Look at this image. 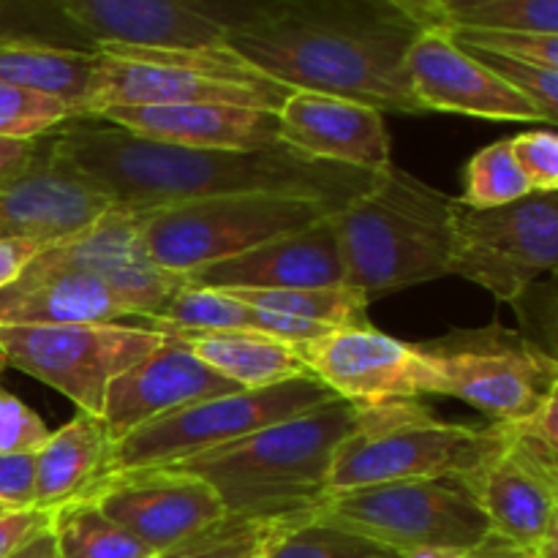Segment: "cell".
Returning <instances> with one entry per match:
<instances>
[{"instance_id":"ffe728a7","label":"cell","mask_w":558,"mask_h":558,"mask_svg":"<svg viewBox=\"0 0 558 558\" xmlns=\"http://www.w3.org/2000/svg\"><path fill=\"white\" fill-rule=\"evenodd\" d=\"M93 47H223L202 0H49Z\"/></svg>"},{"instance_id":"e575fe53","label":"cell","mask_w":558,"mask_h":558,"mask_svg":"<svg viewBox=\"0 0 558 558\" xmlns=\"http://www.w3.org/2000/svg\"><path fill=\"white\" fill-rule=\"evenodd\" d=\"M458 44V41H456ZM463 47V44H458ZM474 60L485 65L488 71H494L505 85H510L512 90L521 93L523 98L534 104V107L543 112V118L548 120V125H556L558 120V69H545V65L526 63V60L505 58V54L485 52V49L463 47Z\"/></svg>"},{"instance_id":"484cf974","label":"cell","mask_w":558,"mask_h":558,"mask_svg":"<svg viewBox=\"0 0 558 558\" xmlns=\"http://www.w3.org/2000/svg\"><path fill=\"white\" fill-rule=\"evenodd\" d=\"M93 63H96V49L85 52V49L9 44L0 47V82L63 98L76 109V114H82Z\"/></svg>"},{"instance_id":"44dd1931","label":"cell","mask_w":558,"mask_h":558,"mask_svg":"<svg viewBox=\"0 0 558 558\" xmlns=\"http://www.w3.org/2000/svg\"><path fill=\"white\" fill-rule=\"evenodd\" d=\"M109 207L101 189L47 153L31 174L0 189V240H31L49 248L90 227Z\"/></svg>"},{"instance_id":"8d00e7d4","label":"cell","mask_w":558,"mask_h":558,"mask_svg":"<svg viewBox=\"0 0 558 558\" xmlns=\"http://www.w3.org/2000/svg\"><path fill=\"white\" fill-rule=\"evenodd\" d=\"M512 158L534 194L558 191V136L554 125L526 131L510 140Z\"/></svg>"},{"instance_id":"d6a6232c","label":"cell","mask_w":558,"mask_h":558,"mask_svg":"<svg viewBox=\"0 0 558 558\" xmlns=\"http://www.w3.org/2000/svg\"><path fill=\"white\" fill-rule=\"evenodd\" d=\"M430 27H469V31H510L558 36V0H496L480 9L461 11Z\"/></svg>"},{"instance_id":"ee69618b","label":"cell","mask_w":558,"mask_h":558,"mask_svg":"<svg viewBox=\"0 0 558 558\" xmlns=\"http://www.w3.org/2000/svg\"><path fill=\"white\" fill-rule=\"evenodd\" d=\"M458 558H534V556H532V550L518 548V545L505 543V539H499L490 534L485 543H480L477 548H472V550H463Z\"/></svg>"},{"instance_id":"83f0119b","label":"cell","mask_w":558,"mask_h":558,"mask_svg":"<svg viewBox=\"0 0 558 558\" xmlns=\"http://www.w3.org/2000/svg\"><path fill=\"white\" fill-rule=\"evenodd\" d=\"M254 308L292 316L311 325L330 327H371L368 300L349 287L330 289H223Z\"/></svg>"},{"instance_id":"b9f144b4","label":"cell","mask_w":558,"mask_h":558,"mask_svg":"<svg viewBox=\"0 0 558 558\" xmlns=\"http://www.w3.org/2000/svg\"><path fill=\"white\" fill-rule=\"evenodd\" d=\"M38 251L41 245L31 243V240H0V289L16 281Z\"/></svg>"},{"instance_id":"74e56055","label":"cell","mask_w":558,"mask_h":558,"mask_svg":"<svg viewBox=\"0 0 558 558\" xmlns=\"http://www.w3.org/2000/svg\"><path fill=\"white\" fill-rule=\"evenodd\" d=\"M47 436L44 420L14 392L0 387V456H33Z\"/></svg>"},{"instance_id":"f6af8a7d","label":"cell","mask_w":558,"mask_h":558,"mask_svg":"<svg viewBox=\"0 0 558 558\" xmlns=\"http://www.w3.org/2000/svg\"><path fill=\"white\" fill-rule=\"evenodd\" d=\"M488 3H496V0H439V3L430 5V9L420 16V22H423V27L439 25V22L447 20V16L461 14V11L480 9V5H488Z\"/></svg>"},{"instance_id":"2e32d148","label":"cell","mask_w":558,"mask_h":558,"mask_svg":"<svg viewBox=\"0 0 558 558\" xmlns=\"http://www.w3.org/2000/svg\"><path fill=\"white\" fill-rule=\"evenodd\" d=\"M47 251L101 278L129 311V319H158L172 294L185 287L183 278L161 270L150 259L140 240V218L123 207L112 205L90 227L49 245Z\"/></svg>"},{"instance_id":"277c9868","label":"cell","mask_w":558,"mask_h":558,"mask_svg":"<svg viewBox=\"0 0 558 558\" xmlns=\"http://www.w3.org/2000/svg\"><path fill=\"white\" fill-rule=\"evenodd\" d=\"M452 196L390 167L365 194L330 213L347 287L368 303L450 276Z\"/></svg>"},{"instance_id":"60d3db41","label":"cell","mask_w":558,"mask_h":558,"mask_svg":"<svg viewBox=\"0 0 558 558\" xmlns=\"http://www.w3.org/2000/svg\"><path fill=\"white\" fill-rule=\"evenodd\" d=\"M49 523V512L36 510H14L0 515V558H5L16 545L25 543L31 534H36L38 529H44Z\"/></svg>"},{"instance_id":"816d5d0a","label":"cell","mask_w":558,"mask_h":558,"mask_svg":"<svg viewBox=\"0 0 558 558\" xmlns=\"http://www.w3.org/2000/svg\"><path fill=\"white\" fill-rule=\"evenodd\" d=\"M396 3H403V0H396Z\"/></svg>"},{"instance_id":"4dcf8cb0","label":"cell","mask_w":558,"mask_h":558,"mask_svg":"<svg viewBox=\"0 0 558 558\" xmlns=\"http://www.w3.org/2000/svg\"><path fill=\"white\" fill-rule=\"evenodd\" d=\"M9 44L96 49L49 0H0V47Z\"/></svg>"},{"instance_id":"6da1fadb","label":"cell","mask_w":558,"mask_h":558,"mask_svg":"<svg viewBox=\"0 0 558 558\" xmlns=\"http://www.w3.org/2000/svg\"><path fill=\"white\" fill-rule=\"evenodd\" d=\"M223 47L289 90L423 114L407 52L423 25L396 0H202Z\"/></svg>"},{"instance_id":"f1b7e54d","label":"cell","mask_w":558,"mask_h":558,"mask_svg":"<svg viewBox=\"0 0 558 558\" xmlns=\"http://www.w3.org/2000/svg\"><path fill=\"white\" fill-rule=\"evenodd\" d=\"M265 558H401V554L308 515L281 523L267 537Z\"/></svg>"},{"instance_id":"e0dca14e","label":"cell","mask_w":558,"mask_h":558,"mask_svg":"<svg viewBox=\"0 0 558 558\" xmlns=\"http://www.w3.org/2000/svg\"><path fill=\"white\" fill-rule=\"evenodd\" d=\"M234 390L240 387L207 368L183 341L167 336L156 352L109 381L101 420L118 441L163 414Z\"/></svg>"},{"instance_id":"ba28073f","label":"cell","mask_w":558,"mask_h":558,"mask_svg":"<svg viewBox=\"0 0 558 558\" xmlns=\"http://www.w3.org/2000/svg\"><path fill=\"white\" fill-rule=\"evenodd\" d=\"M314 518L374 539L396 554L420 548L463 554L490 537L483 510L458 480H414L341 490L327 496Z\"/></svg>"},{"instance_id":"4fadbf2b","label":"cell","mask_w":558,"mask_h":558,"mask_svg":"<svg viewBox=\"0 0 558 558\" xmlns=\"http://www.w3.org/2000/svg\"><path fill=\"white\" fill-rule=\"evenodd\" d=\"M85 499L153 554L199 537L227 518L221 499L205 480L169 466L104 474Z\"/></svg>"},{"instance_id":"c3c4849f","label":"cell","mask_w":558,"mask_h":558,"mask_svg":"<svg viewBox=\"0 0 558 558\" xmlns=\"http://www.w3.org/2000/svg\"><path fill=\"white\" fill-rule=\"evenodd\" d=\"M265 543H267V539H265ZM245 558H265V545H259V548H256L254 554H251V556H245Z\"/></svg>"},{"instance_id":"603a6c76","label":"cell","mask_w":558,"mask_h":558,"mask_svg":"<svg viewBox=\"0 0 558 558\" xmlns=\"http://www.w3.org/2000/svg\"><path fill=\"white\" fill-rule=\"evenodd\" d=\"M90 118L112 123L142 140L183 147L256 150L278 145V112L232 104H180V107H118Z\"/></svg>"},{"instance_id":"d4e9b609","label":"cell","mask_w":558,"mask_h":558,"mask_svg":"<svg viewBox=\"0 0 558 558\" xmlns=\"http://www.w3.org/2000/svg\"><path fill=\"white\" fill-rule=\"evenodd\" d=\"M153 330L183 341L207 368L240 390H259L294 376L311 374L300 347L251 330H183L145 322Z\"/></svg>"},{"instance_id":"5bb4252c","label":"cell","mask_w":558,"mask_h":558,"mask_svg":"<svg viewBox=\"0 0 558 558\" xmlns=\"http://www.w3.org/2000/svg\"><path fill=\"white\" fill-rule=\"evenodd\" d=\"M505 428V450L458 483L477 501L494 537L532 550L558 521V447L521 425Z\"/></svg>"},{"instance_id":"52a82bcc","label":"cell","mask_w":558,"mask_h":558,"mask_svg":"<svg viewBox=\"0 0 558 558\" xmlns=\"http://www.w3.org/2000/svg\"><path fill=\"white\" fill-rule=\"evenodd\" d=\"M336 398V392L314 374L294 376L259 390H234L227 396L207 398L163 414L114 441L104 474L172 466L232 445L267 425L325 407Z\"/></svg>"},{"instance_id":"ab89813d","label":"cell","mask_w":558,"mask_h":558,"mask_svg":"<svg viewBox=\"0 0 558 558\" xmlns=\"http://www.w3.org/2000/svg\"><path fill=\"white\" fill-rule=\"evenodd\" d=\"M47 153V136L36 142L5 140V136H0V189L31 174L38 163H44Z\"/></svg>"},{"instance_id":"8992f818","label":"cell","mask_w":558,"mask_h":558,"mask_svg":"<svg viewBox=\"0 0 558 558\" xmlns=\"http://www.w3.org/2000/svg\"><path fill=\"white\" fill-rule=\"evenodd\" d=\"M330 216L322 202L283 194H227L136 213L150 259L172 276L245 254Z\"/></svg>"},{"instance_id":"f907efd6","label":"cell","mask_w":558,"mask_h":558,"mask_svg":"<svg viewBox=\"0 0 558 558\" xmlns=\"http://www.w3.org/2000/svg\"><path fill=\"white\" fill-rule=\"evenodd\" d=\"M5 512H9V510H3V507H0V515H5Z\"/></svg>"},{"instance_id":"7c38bea8","label":"cell","mask_w":558,"mask_h":558,"mask_svg":"<svg viewBox=\"0 0 558 558\" xmlns=\"http://www.w3.org/2000/svg\"><path fill=\"white\" fill-rule=\"evenodd\" d=\"M300 352L311 374L354 407L441 396L439 376L417 343L398 341L374 327H338Z\"/></svg>"},{"instance_id":"30bf717a","label":"cell","mask_w":558,"mask_h":558,"mask_svg":"<svg viewBox=\"0 0 558 558\" xmlns=\"http://www.w3.org/2000/svg\"><path fill=\"white\" fill-rule=\"evenodd\" d=\"M147 325H0V352L11 368L69 398L76 412L101 417L107 387L163 343Z\"/></svg>"},{"instance_id":"681fc988","label":"cell","mask_w":558,"mask_h":558,"mask_svg":"<svg viewBox=\"0 0 558 558\" xmlns=\"http://www.w3.org/2000/svg\"><path fill=\"white\" fill-rule=\"evenodd\" d=\"M3 368H9V363H5V357H3V352H0V371Z\"/></svg>"},{"instance_id":"d590c367","label":"cell","mask_w":558,"mask_h":558,"mask_svg":"<svg viewBox=\"0 0 558 558\" xmlns=\"http://www.w3.org/2000/svg\"><path fill=\"white\" fill-rule=\"evenodd\" d=\"M452 41L463 47L485 49V52L505 54V58L526 60V63L558 69V36L543 33H510V31H469V27H445Z\"/></svg>"},{"instance_id":"7402d4cb","label":"cell","mask_w":558,"mask_h":558,"mask_svg":"<svg viewBox=\"0 0 558 558\" xmlns=\"http://www.w3.org/2000/svg\"><path fill=\"white\" fill-rule=\"evenodd\" d=\"M129 319L112 289L47 248L0 289V325H107Z\"/></svg>"},{"instance_id":"7a4b0ae2","label":"cell","mask_w":558,"mask_h":558,"mask_svg":"<svg viewBox=\"0 0 558 558\" xmlns=\"http://www.w3.org/2000/svg\"><path fill=\"white\" fill-rule=\"evenodd\" d=\"M47 147L54 161L80 172L114 207L131 213L227 194L303 196L336 213L381 174L316 161L281 142L256 150L167 145L85 114L52 131Z\"/></svg>"},{"instance_id":"5b68a950","label":"cell","mask_w":558,"mask_h":558,"mask_svg":"<svg viewBox=\"0 0 558 558\" xmlns=\"http://www.w3.org/2000/svg\"><path fill=\"white\" fill-rule=\"evenodd\" d=\"M357 409V425L332 458L330 494L414 480H466L507 445L501 423H445L420 401Z\"/></svg>"},{"instance_id":"f546056e","label":"cell","mask_w":558,"mask_h":558,"mask_svg":"<svg viewBox=\"0 0 558 558\" xmlns=\"http://www.w3.org/2000/svg\"><path fill=\"white\" fill-rule=\"evenodd\" d=\"M534 194L529 180L512 158L510 140L483 147L463 169V194L458 202L469 207H501Z\"/></svg>"},{"instance_id":"836d02e7","label":"cell","mask_w":558,"mask_h":558,"mask_svg":"<svg viewBox=\"0 0 558 558\" xmlns=\"http://www.w3.org/2000/svg\"><path fill=\"white\" fill-rule=\"evenodd\" d=\"M300 521V518H298ZM281 523L289 521H245V518H223L213 529L191 537L174 548L153 558H245L254 554Z\"/></svg>"},{"instance_id":"d6986e66","label":"cell","mask_w":558,"mask_h":558,"mask_svg":"<svg viewBox=\"0 0 558 558\" xmlns=\"http://www.w3.org/2000/svg\"><path fill=\"white\" fill-rule=\"evenodd\" d=\"M183 281L205 289H330L347 287V270L336 229L325 216L232 259L199 267Z\"/></svg>"},{"instance_id":"ac0fdd59","label":"cell","mask_w":558,"mask_h":558,"mask_svg":"<svg viewBox=\"0 0 558 558\" xmlns=\"http://www.w3.org/2000/svg\"><path fill=\"white\" fill-rule=\"evenodd\" d=\"M278 142L316 161L374 174L392 163L385 112L327 93L294 90L278 109Z\"/></svg>"},{"instance_id":"cb8c5ba5","label":"cell","mask_w":558,"mask_h":558,"mask_svg":"<svg viewBox=\"0 0 558 558\" xmlns=\"http://www.w3.org/2000/svg\"><path fill=\"white\" fill-rule=\"evenodd\" d=\"M112 445L104 420L87 412H76L58 430H49L47 441L33 452V507L52 512L69 501L85 499L107 472Z\"/></svg>"},{"instance_id":"8fae6325","label":"cell","mask_w":558,"mask_h":558,"mask_svg":"<svg viewBox=\"0 0 558 558\" xmlns=\"http://www.w3.org/2000/svg\"><path fill=\"white\" fill-rule=\"evenodd\" d=\"M450 276L466 278L512 303L558 262V191L529 194L501 207L452 199Z\"/></svg>"},{"instance_id":"9c48e42d","label":"cell","mask_w":558,"mask_h":558,"mask_svg":"<svg viewBox=\"0 0 558 558\" xmlns=\"http://www.w3.org/2000/svg\"><path fill=\"white\" fill-rule=\"evenodd\" d=\"M441 396L466 401L490 423H521L558 392V360L518 330L485 325L417 343Z\"/></svg>"},{"instance_id":"bcb514c9","label":"cell","mask_w":558,"mask_h":558,"mask_svg":"<svg viewBox=\"0 0 558 558\" xmlns=\"http://www.w3.org/2000/svg\"><path fill=\"white\" fill-rule=\"evenodd\" d=\"M461 554L458 550H445V548H420L409 550V554H401V558H458Z\"/></svg>"},{"instance_id":"9a60e30c","label":"cell","mask_w":558,"mask_h":558,"mask_svg":"<svg viewBox=\"0 0 558 558\" xmlns=\"http://www.w3.org/2000/svg\"><path fill=\"white\" fill-rule=\"evenodd\" d=\"M414 101L425 112H452L512 123H545L537 107L452 41L445 27H423L407 52Z\"/></svg>"},{"instance_id":"7dc6e473","label":"cell","mask_w":558,"mask_h":558,"mask_svg":"<svg viewBox=\"0 0 558 558\" xmlns=\"http://www.w3.org/2000/svg\"><path fill=\"white\" fill-rule=\"evenodd\" d=\"M436 3H439V0H403L401 5L409 11V14L414 16V20L420 22V16H423L425 11H428L430 5H436ZM420 25H423V22H420Z\"/></svg>"},{"instance_id":"3957f363","label":"cell","mask_w":558,"mask_h":558,"mask_svg":"<svg viewBox=\"0 0 558 558\" xmlns=\"http://www.w3.org/2000/svg\"><path fill=\"white\" fill-rule=\"evenodd\" d=\"M357 414L354 403L336 398L169 469L205 480L227 518L298 521L314 515L330 496L332 458L357 425Z\"/></svg>"},{"instance_id":"f35d334b","label":"cell","mask_w":558,"mask_h":558,"mask_svg":"<svg viewBox=\"0 0 558 558\" xmlns=\"http://www.w3.org/2000/svg\"><path fill=\"white\" fill-rule=\"evenodd\" d=\"M36 494L33 456H0V507L9 512L31 510Z\"/></svg>"},{"instance_id":"4316f807","label":"cell","mask_w":558,"mask_h":558,"mask_svg":"<svg viewBox=\"0 0 558 558\" xmlns=\"http://www.w3.org/2000/svg\"><path fill=\"white\" fill-rule=\"evenodd\" d=\"M58 558H153L147 545L109 521L90 499H76L49 512Z\"/></svg>"},{"instance_id":"1f68e13d","label":"cell","mask_w":558,"mask_h":558,"mask_svg":"<svg viewBox=\"0 0 558 558\" xmlns=\"http://www.w3.org/2000/svg\"><path fill=\"white\" fill-rule=\"evenodd\" d=\"M76 118V109L63 98L0 82V136L36 142Z\"/></svg>"},{"instance_id":"7bdbcfd3","label":"cell","mask_w":558,"mask_h":558,"mask_svg":"<svg viewBox=\"0 0 558 558\" xmlns=\"http://www.w3.org/2000/svg\"><path fill=\"white\" fill-rule=\"evenodd\" d=\"M5 558H58V545H54L52 532H49V523L38 529L36 534H31L25 543L16 545Z\"/></svg>"}]
</instances>
